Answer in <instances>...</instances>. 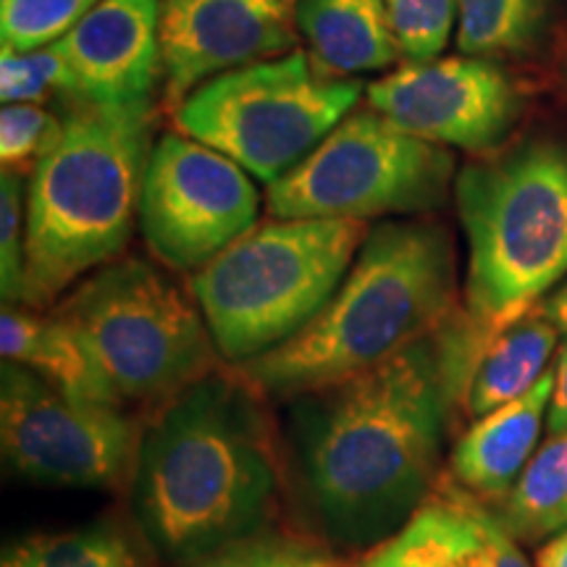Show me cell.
I'll use <instances>...</instances> for the list:
<instances>
[{"label":"cell","instance_id":"8992f818","mask_svg":"<svg viewBox=\"0 0 567 567\" xmlns=\"http://www.w3.org/2000/svg\"><path fill=\"white\" fill-rule=\"evenodd\" d=\"M371 226L354 218H268L193 274L221 363L271 352L321 313Z\"/></svg>","mask_w":567,"mask_h":567},{"label":"cell","instance_id":"ffe728a7","mask_svg":"<svg viewBox=\"0 0 567 567\" xmlns=\"http://www.w3.org/2000/svg\"><path fill=\"white\" fill-rule=\"evenodd\" d=\"M151 557L155 555L137 528L95 520L21 536L3 549L0 567H151Z\"/></svg>","mask_w":567,"mask_h":567},{"label":"cell","instance_id":"d4e9b609","mask_svg":"<svg viewBox=\"0 0 567 567\" xmlns=\"http://www.w3.org/2000/svg\"><path fill=\"white\" fill-rule=\"evenodd\" d=\"M405 61H434L457 24V0H386Z\"/></svg>","mask_w":567,"mask_h":567},{"label":"cell","instance_id":"f1b7e54d","mask_svg":"<svg viewBox=\"0 0 567 567\" xmlns=\"http://www.w3.org/2000/svg\"><path fill=\"white\" fill-rule=\"evenodd\" d=\"M481 507V523H484L488 547H492V559L494 567H534L523 555L520 544L509 536V530L496 520V515L488 509L484 502H478Z\"/></svg>","mask_w":567,"mask_h":567},{"label":"cell","instance_id":"484cf974","mask_svg":"<svg viewBox=\"0 0 567 567\" xmlns=\"http://www.w3.org/2000/svg\"><path fill=\"white\" fill-rule=\"evenodd\" d=\"M27 200L21 172L0 176V295L3 305H24Z\"/></svg>","mask_w":567,"mask_h":567},{"label":"cell","instance_id":"f546056e","mask_svg":"<svg viewBox=\"0 0 567 567\" xmlns=\"http://www.w3.org/2000/svg\"><path fill=\"white\" fill-rule=\"evenodd\" d=\"M549 434H563L567 431V334L559 342V352L555 360V392H551L549 413H547Z\"/></svg>","mask_w":567,"mask_h":567},{"label":"cell","instance_id":"2e32d148","mask_svg":"<svg viewBox=\"0 0 567 567\" xmlns=\"http://www.w3.org/2000/svg\"><path fill=\"white\" fill-rule=\"evenodd\" d=\"M354 567H494L478 499L442 481L405 526L368 549Z\"/></svg>","mask_w":567,"mask_h":567},{"label":"cell","instance_id":"83f0119b","mask_svg":"<svg viewBox=\"0 0 567 567\" xmlns=\"http://www.w3.org/2000/svg\"><path fill=\"white\" fill-rule=\"evenodd\" d=\"M55 90L66 92V66L53 45L32 53H0V97L9 103H45Z\"/></svg>","mask_w":567,"mask_h":567},{"label":"cell","instance_id":"277c9868","mask_svg":"<svg viewBox=\"0 0 567 567\" xmlns=\"http://www.w3.org/2000/svg\"><path fill=\"white\" fill-rule=\"evenodd\" d=\"M151 124V105L74 103L63 118L61 137L27 184V308L51 305L130 245L153 151Z\"/></svg>","mask_w":567,"mask_h":567},{"label":"cell","instance_id":"ba28073f","mask_svg":"<svg viewBox=\"0 0 567 567\" xmlns=\"http://www.w3.org/2000/svg\"><path fill=\"white\" fill-rule=\"evenodd\" d=\"M360 95L358 80L326 76L308 53L292 51L213 76L176 109V124L274 184L334 132Z\"/></svg>","mask_w":567,"mask_h":567},{"label":"cell","instance_id":"9c48e42d","mask_svg":"<svg viewBox=\"0 0 567 567\" xmlns=\"http://www.w3.org/2000/svg\"><path fill=\"white\" fill-rule=\"evenodd\" d=\"M455 179V155L444 145L402 132L368 105L268 184L266 208L271 218L417 216L442 208Z\"/></svg>","mask_w":567,"mask_h":567},{"label":"cell","instance_id":"7c38bea8","mask_svg":"<svg viewBox=\"0 0 567 567\" xmlns=\"http://www.w3.org/2000/svg\"><path fill=\"white\" fill-rule=\"evenodd\" d=\"M368 105L402 132L486 153L509 137L523 95L499 63L473 55L408 61L368 84Z\"/></svg>","mask_w":567,"mask_h":567},{"label":"cell","instance_id":"d6986e66","mask_svg":"<svg viewBox=\"0 0 567 567\" xmlns=\"http://www.w3.org/2000/svg\"><path fill=\"white\" fill-rule=\"evenodd\" d=\"M559 334L563 331L544 316L542 305H536L513 326L488 339L473 360L460 410L476 421L530 392L549 371Z\"/></svg>","mask_w":567,"mask_h":567},{"label":"cell","instance_id":"7402d4cb","mask_svg":"<svg viewBox=\"0 0 567 567\" xmlns=\"http://www.w3.org/2000/svg\"><path fill=\"white\" fill-rule=\"evenodd\" d=\"M555 0H457V51L499 61L534 53L547 38Z\"/></svg>","mask_w":567,"mask_h":567},{"label":"cell","instance_id":"4fadbf2b","mask_svg":"<svg viewBox=\"0 0 567 567\" xmlns=\"http://www.w3.org/2000/svg\"><path fill=\"white\" fill-rule=\"evenodd\" d=\"M295 9L297 0H161L163 101L179 109L213 76L292 53Z\"/></svg>","mask_w":567,"mask_h":567},{"label":"cell","instance_id":"4dcf8cb0","mask_svg":"<svg viewBox=\"0 0 567 567\" xmlns=\"http://www.w3.org/2000/svg\"><path fill=\"white\" fill-rule=\"evenodd\" d=\"M536 567H567V528L547 538L536 551Z\"/></svg>","mask_w":567,"mask_h":567},{"label":"cell","instance_id":"9a60e30c","mask_svg":"<svg viewBox=\"0 0 567 567\" xmlns=\"http://www.w3.org/2000/svg\"><path fill=\"white\" fill-rule=\"evenodd\" d=\"M555 392V363L538 384L507 405L481 415L457 439L450 457L452 484L486 507L499 505L538 450Z\"/></svg>","mask_w":567,"mask_h":567},{"label":"cell","instance_id":"e0dca14e","mask_svg":"<svg viewBox=\"0 0 567 567\" xmlns=\"http://www.w3.org/2000/svg\"><path fill=\"white\" fill-rule=\"evenodd\" d=\"M297 32L318 71L337 80L402 59L386 0H297Z\"/></svg>","mask_w":567,"mask_h":567},{"label":"cell","instance_id":"44dd1931","mask_svg":"<svg viewBox=\"0 0 567 567\" xmlns=\"http://www.w3.org/2000/svg\"><path fill=\"white\" fill-rule=\"evenodd\" d=\"M517 544L567 528V431L549 434L499 505L488 507Z\"/></svg>","mask_w":567,"mask_h":567},{"label":"cell","instance_id":"8fae6325","mask_svg":"<svg viewBox=\"0 0 567 567\" xmlns=\"http://www.w3.org/2000/svg\"><path fill=\"white\" fill-rule=\"evenodd\" d=\"M258 189L239 163L187 134L153 142L140 195V234L168 271H200L258 224Z\"/></svg>","mask_w":567,"mask_h":567},{"label":"cell","instance_id":"52a82bcc","mask_svg":"<svg viewBox=\"0 0 567 567\" xmlns=\"http://www.w3.org/2000/svg\"><path fill=\"white\" fill-rule=\"evenodd\" d=\"M55 313L87 344L122 402L163 405L221 368L193 289L145 258L101 266Z\"/></svg>","mask_w":567,"mask_h":567},{"label":"cell","instance_id":"6da1fadb","mask_svg":"<svg viewBox=\"0 0 567 567\" xmlns=\"http://www.w3.org/2000/svg\"><path fill=\"white\" fill-rule=\"evenodd\" d=\"M476 339L457 305L386 363L292 400L287 484L331 547H375L434 494Z\"/></svg>","mask_w":567,"mask_h":567},{"label":"cell","instance_id":"7a4b0ae2","mask_svg":"<svg viewBox=\"0 0 567 567\" xmlns=\"http://www.w3.org/2000/svg\"><path fill=\"white\" fill-rule=\"evenodd\" d=\"M264 396L231 365L158 405L130 481L134 526L172 565L271 526L287 450Z\"/></svg>","mask_w":567,"mask_h":567},{"label":"cell","instance_id":"5b68a950","mask_svg":"<svg viewBox=\"0 0 567 567\" xmlns=\"http://www.w3.org/2000/svg\"><path fill=\"white\" fill-rule=\"evenodd\" d=\"M455 205L467 243L463 310L492 339L567 276V147L536 137L471 163Z\"/></svg>","mask_w":567,"mask_h":567},{"label":"cell","instance_id":"30bf717a","mask_svg":"<svg viewBox=\"0 0 567 567\" xmlns=\"http://www.w3.org/2000/svg\"><path fill=\"white\" fill-rule=\"evenodd\" d=\"M140 436L122 408L74 400L3 360L0 450L17 476L63 488L130 486Z\"/></svg>","mask_w":567,"mask_h":567},{"label":"cell","instance_id":"4316f807","mask_svg":"<svg viewBox=\"0 0 567 567\" xmlns=\"http://www.w3.org/2000/svg\"><path fill=\"white\" fill-rule=\"evenodd\" d=\"M63 132V118L34 103H9L0 111V161L3 172L38 163Z\"/></svg>","mask_w":567,"mask_h":567},{"label":"cell","instance_id":"3957f363","mask_svg":"<svg viewBox=\"0 0 567 567\" xmlns=\"http://www.w3.org/2000/svg\"><path fill=\"white\" fill-rule=\"evenodd\" d=\"M455 245L442 224L396 218L368 231L350 271L292 339L231 365L268 400H287L371 371L457 308Z\"/></svg>","mask_w":567,"mask_h":567},{"label":"cell","instance_id":"ac0fdd59","mask_svg":"<svg viewBox=\"0 0 567 567\" xmlns=\"http://www.w3.org/2000/svg\"><path fill=\"white\" fill-rule=\"evenodd\" d=\"M0 352L3 360L27 368L61 394L101 405H124L87 344L59 313L42 316L19 305H3Z\"/></svg>","mask_w":567,"mask_h":567},{"label":"cell","instance_id":"5bb4252c","mask_svg":"<svg viewBox=\"0 0 567 567\" xmlns=\"http://www.w3.org/2000/svg\"><path fill=\"white\" fill-rule=\"evenodd\" d=\"M161 0H101L53 42L66 95L101 109L151 105L161 76Z\"/></svg>","mask_w":567,"mask_h":567},{"label":"cell","instance_id":"603a6c76","mask_svg":"<svg viewBox=\"0 0 567 567\" xmlns=\"http://www.w3.org/2000/svg\"><path fill=\"white\" fill-rule=\"evenodd\" d=\"M174 567H354V563L321 536L266 526Z\"/></svg>","mask_w":567,"mask_h":567},{"label":"cell","instance_id":"cb8c5ba5","mask_svg":"<svg viewBox=\"0 0 567 567\" xmlns=\"http://www.w3.org/2000/svg\"><path fill=\"white\" fill-rule=\"evenodd\" d=\"M101 0H0L3 51L32 53L74 30Z\"/></svg>","mask_w":567,"mask_h":567},{"label":"cell","instance_id":"1f68e13d","mask_svg":"<svg viewBox=\"0 0 567 567\" xmlns=\"http://www.w3.org/2000/svg\"><path fill=\"white\" fill-rule=\"evenodd\" d=\"M542 310L563 334H567V284H563L555 295H549L547 300L542 302Z\"/></svg>","mask_w":567,"mask_h":567}]
</instances>
